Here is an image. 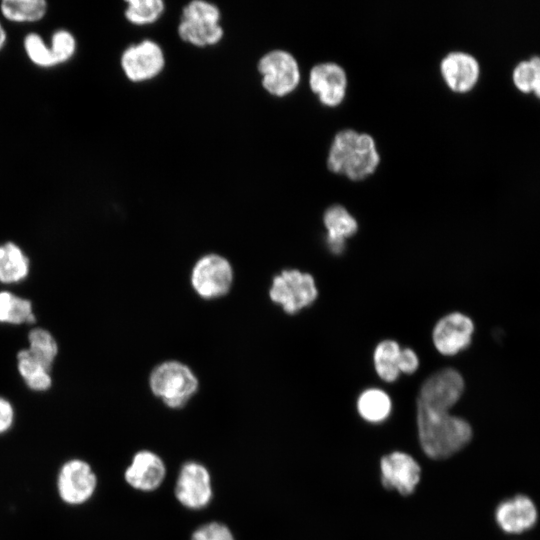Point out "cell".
<instances>
[{
    "mask_svg": "<svg viewBox=\"0 0 540 540\" xmlns=\"http://www.w3.org/2000/svg\"><path fill=\"white\" fill-rule=\"evenodd\" d=\"M421 447L433 459H445L464 448L472 437L470 424L449 412H433L417 406Z\"/></svg>",
    "mask_w": 540,
    "mask_h": 540,
    "instance_id": "obj_1",
    "label": "cell"
},
{
    "mask_svg": "<svg viewBox=\"0 0 540 540\" xmlns=\"http://www.w3.org/2000/svg\"><path fill=\"white\" fill-rule=\"evenodd\" d=\"M379 160L371 135L345 128L335 134L327 164L332 171L344 173L352 179H361L375 170Z\"/></svg>",
    "mask_w": 540,
    "mask_h": 540,
    "instance_id": "obj_2",
    "label": "cell"
},
{
    "mask_svg": "<svg viewBox=\"0 0 540 540\" xmlns=\"http://www.w3.org/2000/svg\"><path fill=\"white\" fill-rule=\"evenodd\" d=\"M153 395L170 409L184 408L199 389L194 372L184 363L170 360L155 366L149 375Z\"/></svg>",
    "mask_w": 540,
    "mask_h": 540,
    "instance_id": "obj_3",
    "label": "cell"
},
{
    "mask_svg": "<svg viewBox=\"0 0 540 540\" xmlns=\"http://www.w3.org/2000/svg\"><path fill=\"white\" fill-rule=\"evenodd\" d=\"M318 296L313 276L297 269H286L275 275L269 289L272 302L288 314H295L311 305Z\"/></svg>",
    "mask_w": 540,
    "mask_h": 540,
    "instance_id": "obj_4",
    "label": "cell"
},
{
    "mask_svg": "<svg viewBox=\"0 0 540 540\" xmlns=\"http://www.w3.org/2000/svg\"><path fill=\"white\" fill-rule=\"evenodd\" d=\"M234 274L230 262L221 255L207 254L194 264L191 285L198 296L213 300L229 293Z\"/></svg>",
    "mask_w": 540,
    "mask_h": 540,
    "instance_id": "obj_5",
    "label": "cell"
},
{
    "mask_svg": "<svg viewBox=\"0 0 540 540\" xmlns=\"http://www.w3.org/2000/svg\"><path fill=\"white\" fill-rule=\"evenodd\" d=\"M174 494L186 509H205L213 498L212 478L208 468L198 461L184 462L177 475Z\"/></svg>",
    "mask_w": 540,
    "mask_h": 540,
    "instance_id": "obj_6",
    "label": "cell"
},
{
    "mask_svg": "<svg viewBox=\"0 0 540 540\" xmlns=\"http://www.w3.org/2000/svg\"><path fill=\"white\" fill-rule=\"evenodd\" d=\"M464 386V379L457 370H439L422 384L417 406L433 412H448L460 399Z\"/></svg>",
    "mask_w": 540,
    "mask_h": 540,
    "instance_id": "obj_7",
    "label": "cell"
},
{
    "mask_svg": "<svg viewBox=\"0 0 540 540\" xmlns=\"http://www.w3.org/2000/svg\"><path fill=\"white\" fill-rule=\"evenodd\" d=\"M262 85L272 95L283 96L294 90L300 79L298 63L286 50L275 49L258 62Z\"/></svg>",
    "mask_w": 540,
    "mask_h": 540,
    "instance_id": "obj_8",
    "label": "cell"
},
{
    "mask_svg": "<svg viewBox=\"0 0 540 540\" xmlns=\"http://www.w3.org/2000/svg\"><path fill=\"white\" fill-rule=\"evenodd\" d=\"M165 66L161 47L154 41L143 40L125 49L121 68L133 82H143L158 76Z\"/></svg>",
    "mask_w": 540,
    "mask_h": 540,
    "instance_id": "obj_9",
    "label": "cell"
},
{
    "mask_svg": "<svg viewBox=\"0 0 540 540\" xmlns=\"http://www.w3.org/2000/svg\"><path fill=\"white\" fill-rule=\"evenodd\" d=\"M57 487L64 502L73 505L83 504L95 493L97 477L87 462L73 459L62 466Z\"/></svg>",
    "mask_w": 540,
    "mask_h": 540,
    "instance_id": "obj_10",
    "label": "cell"
},
{
    "mask_svg": "<svg viewBox=\"0 0 540 540\" xmlns=\"http://www.w3.org/2000/svg\"><path fill=\"white\" fill-rule=\"evenodd\" d=\"M473 333L474 323L472 319L463 313L452 312L436 323L432 332V339L435 348L440 354L452 356L471 344Z\"/></svg>",
    "mask_w": 540,
    "mask_h": 540,
    "instance_id": "obj_11",
    "label": "cell"
},
{
    "mask_svg": "<svg viewBox=\"0 0 540 540\" xmlns=\"http://www.w3.org/2000/svg\"><path fill=\"white\" fill-rule=\"evenodd\" d=\"M166 465L160 455L143 449L137 451L126 470L124 479L133 489L141 492L157 490L165 480Z\"/></svg>",
    "mask_w": 540,
    "mask_h": 540,
    "instance_id": "obj_12",
    "label": "cell"
},
{
    "mask_svg": "<svg viewBox=\"0 0 540 540\" xmlns=\"http://www.w3.org/2000/svg\"><path fill=\"white\" fill-rule=\"evenodd\" d=\"M380 468L383 485L402 495L411 494L420 480V466L410 455L403 452L384 456Z\"/></svg>",
    "mask_w": 540,
    "mask_h": 540,
    "instance_id": "obj_13",
    "label": "cell"
},
{
    "mask_svg": "<svg viewBox=\"0 0 540 540\" xmlns=\"http://www.w3.org/2000/svg\"><path fill=\"white\" fill-rule=\"evenodd\" d=\"M498 526L508 534H519L531 529L537 522L534 502L526 495H516L501 502L495 512Z\"/></svg>",
    "mask_w": 540,
    "mask_h": 540,
    "instance_id": "obj_14",
    "label": "cell"
},
{
    "mask_svg": "<svg viewBox=\"0 0 540 540\" xmlns=\"http://www.w3.org/2000/svg\"><path fill=\"white\" fill-rule=\"evenodd\" d=\"M346 82L343 67L335 62L317 63L310 70L311 89L318 94L324 104L340 103L345 95Z\"/></svg>",
    "mask_w": 540,
    "mask_h": 540,
    "instance_id": "obj_15",
    "label": "cell"
},
{
    "mask_svg": "<svg viewBox=\"0 0 540 540\" xmlns=\"http://www.w3.org/2000/svg\"><path fill=\"white\" fill-rule=\"evenodd\" d=\"M440 68L448 86L458 92L472 89L480 75L477 59L463 51L448 53L441 60Z\"/></svg>",
    "mask_w": 540,
    "mask_h": 540,
    "instance_id": "obj_16",
    "label": "cell"
},
{
    "mask_svg": "<svg viewBox=\"0 0 540 540\" xmlns=\"http://www.w3.org/2000/svg\"><path fill=\"white\" fill-rule=\"evenodd\" d=\"M327 229L326 242L333 254H341L345 248V239L352 236L358 229L356 219L339 204L329 206L323 215Z\"/></svg>",
    "mask_w": 540,
    "mask_h": 540,
    "instance_id": "obj_17",
    "label": "cell"
},
{
    "mask_svg": "<svg viewBox=\"0 0 540 540\" xmlns=\"http://www.w3.org/2000/svg\"><path fill=\"white\" fill-rule=\"evenodd\" d=\"M29 273V260L22 249L13 242L0 245V282H19Z\"/></svg>",
    "mask_w": 540,
    "mask_h": 540,
    "instance_id": "obj_18",
    "label": "cell"
},
{
    "mask_svg": "<svg viewBox=\"0 0 540 540\" xmlns=\"http://www.w3.org/2000/svg\"><path fill=\"white\" fill-rule=\"evenodd\" d=\"M48 4L44 0H4L1 13L5 19L14 23H32L43 19Z\"/></svg>",
    "mask_w": 540,
    "mask_h": 540,
    "instance_id": "obj_19",
    "label": "cell"
},
{
    "mask_svg": "<svg viewBox=\"0 0 540 540\" xmlns=\"http://www.w3.org/2000/svg\"><path fill=\"white\" fill-rule=\"evenodd\" d=\"M400 345L394 340L380 342L373 354L375 371L386 382L395 381L399 374L398 360L401 352Z\"/></svg>",
    "mask_w": 540,
    "mask_h": 540,
    "instance_id": "obj_20",
    "label": "cell"
},
{
    "mask_svg": "<svg viewBox=\"0 0 540 540\" xmlns=\"http://www.w3.org/2000/svg\"><path fill=\"white\" fill-rule=\"evenodd\" d=\"M18 372L25 384L34 391H46L52 385L50 371L36 361L27 349H22L17 354Z\"/></svg>",
    "mask_w": 540,
    "mask_h": 540,
    "instance_id": "obj_21",
    "label": "cell"
},
{
    "mask_svg": "<svg viewBox=\"0 0 540 540\" xmlns=\"http://www.w3.org/2000/svg\"><path fill=\"white\" fill-rule=\"evenodd\" d=\"M391 399L383 390L371 388L358 398L357 409L362 418L369 422H381L391 412Z\"/></svg>",
    "mask_w": 540,
    "mask_h": 540,
    "instance_id": "obj_22",
    "label": "cell"
},
{
    "mask_svg": "<svg viewBox=\"0 0 540 540\" xmlns=\"http://www.w3.org/2000/svg\"><path fill=\"white\" fill-rule=\"evenodd\" d=\"M32 303L8 291L0 292V322L9 324L34 323Z\"/></svg>",
    "mask_w": 540,
    "mask_h": 540,
    "instance_id": "obj_23",
    "label": "cell"
},
{
    "mask_svg": "<svg viewBox=\"0 0 540 540\" xmlns=\"http://www.w3.org/2000/svg\"><path fill=\"white\" fill-rule=\"evenodd\" d=\"M29 354L44 368L51 371L58 353V345L52 334L43 328H34L28 334Z\"/></svg>",
    "mask_w": 540,
    "mask_h": 540,
    "instance_id": "obj_24",
    "label": "cell"
},
{
    "mask_svg": "<svg viewBox=\"0 0 540 540\" xmlns=\"http://www.w3.org/2000/svg\"><path fill=\"white\" fill-rule=\"evenodd\" d=\"M223 33L219 24H200L181 20L178 26L179 37L198 47L215 45L222 39Z\"/></svg>",
    "mask_w": 540,
    "mask_h": 540,
    "instance_id": "obj_25",
    "label": "cell"
},
{
    "mask_svg": "<svg viewBox=\"0 0 540 540\" xmlns=\"http://www.w3.org/2000/svg\"><path fill=\"white\" fill-rule=\"evenodd\" d=\"M164 11L161 0H129L125 9L126 19L135 25H146L156 22Z\"/></svg>",
    "mask_w": 540,
    "mask_h": 540,
    "instance_id": "obj_26",
    "label": "cell"
},
{
    "mask_svg": "<svg viewBox=\"0 0 540 540\" xmlns=\"http://www.w3.org/2000/svg\"><path fill=\"white\" fill-rule=\"evenodd\" d=\"M24 51L29 60L40 68L55 67L56 62L48 46L41 35L35 32L28 33L23 40Z\"/></svg>",
    "mask_w": 540,
    "mask_h": 540,
    "instance_id": "obj_27",
    "label": "cell"
},
{
    "mask_svg": "<svg viewBox=\"0 0 540 540\" xmlns=\"http://www.w3.org/2000/svg\"><path fill=\"white\" fill-rule=\"evenodd\" d=\"M220 11L216 5L195 0L183 8L182 20L200 24H219Z\"/></svg>",
    "mask_w": 540,
    "mask_h": 540,
    "instance_id": "obj_28",
    "label": "cell"
},
{
    "mask_svg": "<svg viewBox=\"0 0 540 540\" xmlns=\"http://www.w3.org/2000/svg\"><path fill=\"white\" fill-rule=\"evenodd\" d=\"M49 46L56 65L64 64L71 60L77 48L74 35L66 29L54 31Z\"/></svg>",
    "mask_w": 540,
    "mask_h": 540,
    "instance_id": "obj_29",
    "label": "cell"
},
{
    "mask_svg": "<svg viewBox=\"0 0 540 540\" xmlns=\"http://www.w3.org/2000/svg\"><path fill=\"white\" fill-rule=\"evenodd\" d=\"M190 540H235V536L226 524L210 521L197 527Z\"/></svg>",
    "mask_w": 540,
    "mask_h": 540,
    "instance_id": "obj_30",
    "label": "cell"
},
{
    "mask_svg": "<svg viewBox=\"0 0 540 540\" xmlns=\"http://www.w3.org/2000/svg\"><path fill=\"white\" fill-rule=\"evenodd\" d=\"M512 81L514 86L522 93H533L535 86V68L531 61H520L513 69Z\"/></svg>",
    "mask_w": 540,
    "mask_h": 540,
    "instance_id": "obj_31",
    "label": "cell"
},
{
    "mask_svg": "<svg viewBox=\"0 0 540 540\" xmlns=\"http://www.w3.org/2000/svg\"><path fill=\"white\" fill-rule=\"evenodd\" d=\"M419 366L417 354L410 348L401 349L398 368L399 371L405 374L414 373Z\"/></svg>",
    "mask_w": 540,
    "mask_h": 540,
    "instance_id": "obj_32",
    "label": "cell"
},
{
    "mask_svg": "<svg viewBox=\"0 0 540 540\" xmlns=\"http://www.w3.org/2000/svg\"><path fill=\"white\" fill-rule=\"evenodd\" d=\"M14 420V410L11 403L0 397V434L6 432Z\"/></svg>",
    "mask_w": 540,
    "mask_h": 540,
    "instance_id": "obj_33",
    "label": "cell"
},
{
    "mask_svg": "<svg viewBox=\"0 0 540 540\" xmlns=\"http://www.w3.org/2000/svg\"><path fill=\"white\" fill-rule=\"evenodd\" d=\"M535 68V86L533 93L540 98V56L530 58Z\"/></svg>",
    "mask_w": 540,
    "mask_h": 540,
    "instance_id": "obj_34",
    "label": "cell"
},
{
    "mask_svg": "<svg viewBox=\"0 0 540 540\" xmlns=\"http://www.w3.org/2000/svg\"><path fill=\"white\" fill-rule=\"evenodd\" d=\"M7 42V34L0 22V51L4 48L5 44Z\"/></svg>",
    "mask_w": 540,
    "mask_h": 540,
    "instance_id": "obj_35",
    "label": "cell"
}]
</instances>
